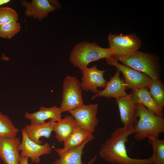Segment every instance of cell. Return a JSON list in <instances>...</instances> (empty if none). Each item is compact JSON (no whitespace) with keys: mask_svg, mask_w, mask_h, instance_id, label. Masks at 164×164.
<instances>
[{"mask_svg":"<svg viewBox=\"0 0 164 164\" xmlns=\"http://www.w3.org/2000/svg\"><path fill=\"white\" fill-rule=\"evenodd\" d=\"M80 82L75 77L68 75L63 86L62 100L59 107L62 112L72 110L85 104L82 95Z\"/></svg>","mask_w":164,"mask_h":164,"instance_id":"5","label":"cell"},{"mask_svg":"<svg viewBox=\"0 0 164 164\" xmlns=\"http://www.w3.org/2000/svg\"><path fill=\"white\" fill-rule=\"evenodd\" d=\"M124 65L147 75L153 80L160 79L161 69L158 57L153 53L137 51L116 59Z\"/></svg>","mask_w":164,"mask_h":164,"instance_id":"4","label":"cell"},{"mask_svg":"<svg viewBox=\"0 0 164 164\" xmlns=\"http://www.w3.org/2000/svg\"><path fill=\"white\" fill-rule=\"evenodd\" d=\"M134 133L133 127L124 126L116 128L102 144L99 151L100 156L112 164H155V157L153 153L146 159L132 158L128 155L125 144L128 142V137Z\"/></svg>","mask_w":164,"mask_h":164,"instance_id":"1","label":"cell"},{"mask_svg":"<svg viewBox=\"0 0 164 164\" xmlns=\"http://www.w3.org/2000/svg\"><path fill=\"white\" fill-rule=\"evenodd\" d=\"M137 112L139 118L133 127L136 140L158 138L159 135L164 132V117L157 116L138 103Z\"/></svg>","mask_w":164,"mask_h":164,"instance_id":"2","label":"cell"},{"mask_svg":"<svg viewBox=\"0 0 164 164\" xmlns=\"http://www.w3.org/2000/svg\"><path fill=\"white\" fill-rule=\"evenodd\" d=\"M19 164H29L28 158L23 156H21Z\"/></svg>","mask_w":164,"mask_h":164,"instance_id":"26","label":"cell"},{"mask_svg":"<svg viewBox=\"0 0 164 164\" xmlns=\"http://www.w3.org/2000/svg\"><path fill=\"white\" fill-rule=\"evenodd\" d=\"M10 0H0V6L10 2Z\"/></svg>","mask_w":164,"mask_h":164,"instance_id":"27","label":"cell"},{"mask_svg":"<svg viewBox=\"0 0 164 164\" xmlns=\"http://www.w3.org/2000/svg\"><path fill=\"white\" fill-rule=\"evenodd\" d=\"M22 133V141L18 148L19 150L21 151V156L29 158L32 162L39 164L41 156L50 153L52 149L49 144L46 143L40 145L34 142L29 138L23 128Z\"/></svg>","mask_w":164,"mask_h":164,"instance_id":"10","label":"cell"},{"mask_svg":"<svg viewBox=\"0 0 164 164\" xmlns=\"http://www.w3.org/2000/svg\"><path fill=\"white\" fill-rule=\"evenodd\" d=\"M150 96L155 104L163 109L164 107V85L160 79L152 80L147 87Z\"/></svg>","mask_w":164,"mask_h":164,"instance_id":"21","label":"cell"},{"mask_svg":"<svg viewBox=\"0 0 164 164\" xmlns=\"http://www.w3.org/2000/svg\"><path fill=\"white\" fill-rule=\"evenodd\" d=\"M115 101L118 108L121 122L124 126L133 127L138 119V103L133 91L124 97L116 99Z\"/></svg>","mask_w":164,"mask_h":164,"instance_id":"9","label":"cell"},{"mask_svg":"<svg viewBox=\"0 0 164 164\" xmlns=\"http://www.w3.org/2000/svg\"><path fill=\"white\" fill-rule=\"evenodd\" d=\"M148 142L152 147L155 157V164H164V140L151 138L148 139Z\"/></svg>","mask_w":164,"mask_h":164,"instance_id":"23","label":"cell"},{"mask_svg":"<svg viewBox=\"0 0 164 164\" xmlns=\"http://www.w3.org/2000/svg\"><path fill=\"white\" fill-rule=\"evenodd\" d=\"M77 127L73 117L67 115L54 122L53 129L55 138L59 142H61L65 141Z\"/></svg>","mask_w":164,"mask_h":164,"instance_id":"18","label":"cell"},{"mask_svg":"<svg viewBox=\"0 0 164 164\" xmlns=\"http://www.w3.org/2000/svg\"><path fill=\"white\" fill-rule=\"evenodd\" d=\"M94 138V136L89 138L76 148L58 154L60 158L53 164H83L81 159L82 155L84 153L83 150L86 144L92 141ZM96 159V156H94L87 164H91Z\"/></svg>","mask_w":164,"mask_h":164,"instance_id":"17","label":"cell"},{"mask_svg":"<svg viewBox=\"0 0 164 164\" xmlns=\"http://www.w3.org/2000/svg\"><path fill=\"white\" fill-rule=\"evenodd\" d=\"M108 44L112 51V56L116 59L127 56L138 51L140 48L141 40L135 34L125 35L110 33Z\"/></svg>","mask_w":164,"mask_h":164,"instance_id":"6","label":"cell"},{"mask_svg":"<svg viewBox=\"0 0 164 164\" xmlns=\"http://www.w3.org/2000/svg\"><path fill=\"white\" fill-rule=\"evenodd\" d=\"M98 108V104H84L69 112L73 117L79 127L92 133L99 121L96 117Z\"/></svg>","mask_w":164,"mask_h":164,"instance_id":"8","label":"cell"},{"mask_svg":"<svg viewBox=\"0 0 164 164\" xmlns=\"http://www.w3.org/2000/svg\"><path fill=\"white\" fill-rule=\"evenodd\" d=\"M20 4L26 9L24 12L26 16L40 21L56 9L48 0H32L31 2L23 0L20 1Z\"/></svg>","mask_w":164,"mask_h":164,"instance_id":"14","label":"cell"},{"mask_svg":"<svg viewBox=\"0 0 164 164\" xmlns=\"http://www.w3.org/2000/svg\"><path fill=\"white\" fill-rule=\"evenodd\" d=\"M108 64L114 66L121 72L124 77L126 89L132 90L142 88L147 89L148 86L152 80L149 76L143 73L118 63L112 56L106 58Z\"/></svg>","mask_w":164,"mask_h":164,"instance_id":"7","label":"cell"},{"mask_svg":"<svg viewBox=\"0 0 164 164\" xmlns=\"http://www.w3.org/2000/svg\"><path fill=\"white\" fill-rule=\"evenodd\" d=\"M93 136L92 133L78 126L69 137L64 142L63 148H54V150L58 154L76 148L80 146L87 139Z\"/></svg>","mask_w":164,"mask_h":164,"instance_id":"19","label":"cell"},{"mask_svg":"<svg viewBox=\"0 0 164 164\" xmlns=\"http://www.w3.org/2000/svg\"><path fill=\"white\" fill-rule=\"evenodd\" d=\"M109 47L104 48L95 43L83 41L77 44L72 50L69 60L73 65L80 70L87 67L94 61L111 56Z\"/></svg>","mask_w":164,"mask_h":164,"instance_id":"3","label":"cell"},{"mask_svg":"<svg viewBox=\"0 0 164 164\" xmlns=\"http://www.w3.org/2000/svg\"><path fill=\"white\" fill-rule=\"evenodd\" d=\"M82 76L80 82L82 90L90 91L95 94L99 90L98 87L104 88L107 81L104 77L106 70H100L96 65L90 68L88 67L81 70Z\"/></svg>","mask_w":164,"mask_h":164,"instance_id":"11","label":"cell"},{"mask_svg":"<svg viewBox=\"0 0 164 164\" xmlns=\"http://www.w3.org/2000/svg\"><path fill=\"white\" fill-rule=\"evenodd\" d=\"M138 103L145 107L148 110L158 116L164 117L163 109L158 106L149 95L146 88L132 90Z\"/></svg>","mask_w":164,"mask_h":164,"instance_id":"20","label":"cell"},{"mask_svg":"<svg viewBox=\"0 0 164 164\" xmlns=\"http://www.w3.org/2000/svg\"><path fill=\"white\" fill-rule=\"evenodd\" d=\"M62 113L60 108L55 106L49 108L41 106L35 112H26L24 117L29 120L31 123L40 124L45 122V121L48 119H53L57 121L62 118Z\"/></svg>","mask_w":164,"mask_h":164,"instance_id":"16","label":"cell"},{"mask_svg":"<svg viewBox=\"0 0 164 164\" xmlns=\"http://www.w3.org/2000/svg\"><path fill=\"white\" fill-rule=\"evenodd\" d=\"M21 26L17 22H10L0 26V37L10 39L20 30Z\"/></svg>","mask_w":164,"mask_h":164,"instance_id":"24","label":"cell"},{"mask_svg":"<svg viewBox=\"0 0 164 164\" xmlns=\"http://www.w3.org/2000/svg\"><path fill=\"white\" fill-rule=\"evenodd\" d=\"M18 19V15L14 9L8 7L0 8V26L17 22Z\"/></svg>","mask_w":164,"mask_h":164,"instance_id":"25","label":"cell"},{"mask_svg":"<svg viewBox=\"0 0 164 164\" xmlns=\"http://www.w3.org/2000/svg\"><path fill=\"white\" fill-rule=\"evenodd\" d=\"M19 138L0 137V158L5 164H19L21 156Z\"/></svg>","mask_w":164,"mask_h":164,"instance_id":"12","label":"cell"},{"mask_svg":"<svg viewBox=\"0 0 164 164\" xmlns=\"http://www.w3.org/2000/svg\"><path fill=\"white\" fill-rule=\"evenodd\" d=\"M120 71L117 69L114 76L111 77L110 80L107 81L104 89L99 90L93 96L91 100L101 97L118 99L126 96L128 94L125 91V84L124 79L120 77Z\"/></svg>","mask_w":164,"mask_h":164,"instance_id":"13","label":"cell"},{"mask_svg":"<svg viewBox=\"0 0 164 164\" xmlns=\"http://www.w3.org/2000/svg\"><path fill=\"white\" fill-rule=\"evenodd\" d=\"M19 131L9 117L0 111V137L15 138Z\"/></svg>","mask_w":164,"mask_h":164,"instance_id":"22","label":"cell"},{"mask_svg":"<svg viewBox=\"0 0 164 164\" xmlns=\"http://www.w3.org/2000/svg\"><path fill=\"white\" fill-rule=\"evenodd\" d=\"M56 120L50 119L47 122L42 124H36L30 123L26 125L23 129L26 134L31 141L39 145H42L43 142L39 138L44 137L46 138H50L53 127Z\"/></svg>","mask_w":164,"mask_h":164,"instance_id":"15","label":"cell"}]
</instances>
